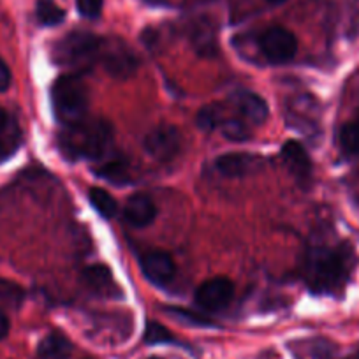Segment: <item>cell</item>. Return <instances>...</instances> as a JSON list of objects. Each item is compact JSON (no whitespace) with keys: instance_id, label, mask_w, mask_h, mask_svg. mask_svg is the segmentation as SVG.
Returning a JSON list of instances; mask_svg holds the SVG:
<instances>
[{"instance_id":"cell-10","label":"cell","mask_w":359,"mask_h":359,"mask_svg":"<svg viewBox=\"0 0 359 359\" xmlns=\"http://www.w3.org/2000/svg\"><path fill=\"white\" fill-rule=\"evenodd\" d=\"M141 269L144 277L158 287L171 284L176 275L175 261L165 252H148L141 257Z\"/></svg>"},{"instance_id":"cell-21","label":"cell","mask_w":359,"mask_h":359,"mask_svg":"<svg viewBox=\"0 0 359 359\" xmlns=\"http://www.w3.org/2000/svg\"><path fill=\"white\" fill-rule=\"evenodd\" d=\"M25 299V291L16 282L0 277V302L9 306H20Z\"/></svg>"},{"instance_id":"cell-7","label":"cell","mask_w":359,"mask_h":359,"mask_svg":"<svg viewBox=\"0 0 359 359\" xmlns=\"http://www.w3.org/2000/svg\"><path fill=\"white\" fill-rule=\"evenodd\" d=\"M180 144H182V137L176 127L165 126V123L150 130L143 141L144 151L158 162H168L175 158L180 151Z\"/></svg>"},{"instance_id":"cell-13","label":"cell","mask_w":359,"mask_h":359,"mask_svg":"<svg viewBox=\"0 0 359 359\" xmlns=\"http://www.w3.org/2000/svg\"><path fill=\"white\" fill-rule=\"evenodd\" d=\"M83 282L97 294L113 296V292H118L111 271L102 264H94L83 269Z\"/></svg>"},{"instance_id":"cell-5","label":"cell","mask_w":359,"mask_h":359,"mask_svg":"<svg viewBox=\"0 0 359 359\" xmlns=\"http://www.w3.org/2000/svg\"><path fill=\"white\" fill-rule=\"evenodd\" d=\"M99 62L104 65L106 72L116 79H127L137 69V60L134 51L122 41H104L102 39Z\"/></svg>"},{"instance_id":"cell-28","label":"cell","mask_w":359,"mask_h":359,"mask_svg":"<svg viewBox=\"0 0 359 359\" xmlns=\"http://www.w3.org/2000/svg\"><path fill=\"white\" fill-rule=\"evenodd\" d=\"M8 333H9V320L8 317H6V313L0 310V340L8 337Z\"/></svg>"},{"instance_id":"cell-25","label":"cell","mask_w":359,"mask_h":359,"mask_svg":"<svg viewBox=\"0 0 359 359\" xmlns=\"http://www.w3.org/2000/svg\"><path fill=\"white\" fill-rule=\"evenodd\" d=\"M102 4H104V0H76L79 15L90 20L97 18V16L101 15Z\"/></svg>"},{"instance_id":"cell-12","label":"cell","mask_w":359,"mask_h":359,"mask_svg":"<svg viewBox=\"0 0 359 359\" xmlns=\"http://www.w3.org/2000/svg\"><path fill=\"white\" fill-rule=\"evenodd\" d=\"M155 215H157V208L147 194L130 196L123 206V217H126L127 224H130L133 227L150 226L155 220Z\"/></svg>"},{"instance_id":"cell-22","label":"cell","mask_w":359,"mask_h":359,"mask_svg":"<svg viewBox=\"0 0 359 359\" xmlns=\"http://www.w3.org/2000/svg\"><path fill=\"white\" fill-rule=\"evenodd\" d=\"M340 144L347 154L359 155V123H347L340 130Z\"/></svg>"},{"instance_id":"cell-3","label":"cell","mask_w":359,"mask_h":359,"mask_svg":"<svg viewBox=\"0 0 359 359\" xmlns=\"http://www.w3.org/2000/svg\"><path fill=\"white\" fill-rule=\"evenodd\" d=\"M53 113L62 126H72L86 116L88 88L78 74L60 76L51 86Z\"/></svg>"},{"instance_id":"cell-23","label":"cell","mask_w":359,"mask_h":359,"mask_svg":"<svg viewBox=\"0 0 359 359\" xmlns=\"http://www.w3.org/2000/svg\"><path fill=\"white\" fill-rule=\"evenodd\" d=\"M127 164L123 161H111L99 169V175L106 180H111L115 184H127L129 172H127Z\"/></svg>"},{"instance_id":"cell-11","label":"cell","mask_w":359,"mask_h":359,"mask_svg":"<svg viewBox=\"0 0 359 359\" xmlns=\"http://www.w3.org/2000/svg\"><path fill=\"white\" fill-rule=\"evenodd\" d=\"M282 158L298 182H302V184L309 182L310 176H312V162H310L306 150L298 141H287L282 147Z\"/></svg>"},{"instance_id":"cell-29","label":"cell","mask_w":359,"mask_h":359,"mask_svg":"<svg viewBox=\"0 0 359 359\" xmlns=\"http://www.w3.org/2000/svg\"><path fill=\"white\" fill-rule=\"evenodd\" d=\"M8 123H9L8 113H6L4 109L0 108V133H2V130H4L6 127H8Z\"/></svg>"},{"instance_id":"cell-18","label":"cell","mask_w":359,"mask_h":359,"mask_svg":"<svg viewBox=\"0 0 359 359\" xmlns=\"http://www.w3.org/2000/svg\"><path fill=\"white\" fill-rule=\"evenodd\" d=\"M88 199L90 205L94 206L95 212L101 217H104V219H113V217L116 215L118 205H116L115 198H113L111 194H108V191H104V189H90Z\"/></svg>"},{"instance_id":"cell-30","label":"cell","mask_w":359,"mask_h":359,"mask_svg":"<svg viewBox=\"0 0 359 359\" xmlns=\"http://www.w3.org/2000/svg\"><path fill=\"white\" fill-rule=\"evenodd\" d=\"M4 157H6V148H4V144L0 143V161H2Z\"/></svg>"},{"instance_id":"cell-2","label":"cell","mask_w":359,"mask_h":359,"mask_svg":"<svg viewBox=\"0 0 359 359\" xmlns=\"http://www.w3.org/2000/svg\"><path fill=\"white\" fill-rule=\"evenodd\" d=\"M348 273H351V262L345 252L337 248H316L309 255L306 277L316 291H340L347 282Z\"/></svg>"},{"instance_id":"cell-9","label":"cell","mask_w":359,"mask_h":359,"mask_svg":"<svg viewBox=\"0 0 359 359\" xmlns=\"http://www.w3.org/2000/svg\"><path fill=\"white\" fill-rule=\"evenodd\" d=\"M233 296V282L224 277H219L212 278V280H206L205 284L199 285V289L196 291V303L201 309L210 310V312H219V310L226 309L229 305Z\"/></svg>"},{"instance_id":"cell-8","label":"cell","mask_w":359,"mask_h":359,"mask_svg":"<svg viewBox=\"0 0 359 359\" xmlns=\"http://www.w3.org/2000/svg\"><path fill=\"white\" fill-rule=\"evenodd\" d=\"M229 106L238 118L247 122L248 126H261L268 118L266 101L250 90H236L234 94H231Z\"/></svg>"},{"instance_id":"cell-24","label":"cell","mask_w":359,"mask_h":359,"mask_svg":"<svg viewBox=\"0 0 359 359\" xmlns=\"http://www.w3.org/2000/svg\"><path fill=\"white\" fill-rule=\"evenodd\" d=\"M144 341L150 345H158V344H178V340H175L171 333L165 330L164 326H161L158 323H148L147 330H144Z\"/></svg>"},{"instance_id":"cell-15","label":"cell","mask_w":359,"mask_h":359,"mask_svg":"<svg viewBox=\"0 0 359 359\" xmlns=\"http://www.w3.org/2000/svg\"><path fill=\"white\" fill-rule=\"evenodd\" d=\"M72 345L64 334L50 333L41 340L37 347V355L41 359H67L71 355Z\"/></svg>"},{"instance_id":"cell-20","label":"cell","mask_w":359,"mask_h":359,"mask_svg":"<svg viewBox=\"0 0 359 359\" xmlns=\"http://www.w3.org/2000/svg\"><path fill=\"white\" fill-rule=\"evenodd\" d=\"M219 130L229 141L250 140V126L247 122H243L241 118H234V116H226V120H224Z\"/></svg>"},{"instance_id":"cell-4","label":"cell","mask_w":359,"mask_h":359,"mask_svg":"<svg viewBox=\"0 0 359 359\" xmlns=\"http://www.w3.org/2000/svg\"><path fill=\"white\" fill-rule=\"evenodd\" d=\"M102 39L90 32H72L62 37L53 51L55 62L74 71H90L99 62Z\"/></svg>"},{"instance_id":"cell-27","label":"cell","mask_w":359,"mask_h":359,"mask_svg":"<svg viewBox=\"0 0 359 359\" xmlns=\"http://www.w3.org/2000/svg\"><path fill=\"white\" fill-rule=\"evenodd\" d=\"M11 85V71L4 60H0V92H6Z\"/></svg>"},{"instance_id":"cell-26","label":"cell","mask_w":359,"mask_h":359,"mask_svg":"<svg viewBox=\"0 0 359 359\" xmlns=\"http://www.w3.org/2000/svg\"><path fill=\"white\" fill-rule=\"evenodd\" d=\"M168 312L171 313L172 317H176V319L185 320V323L196 324V326H210L208 320L203 319V317H199V316H196V313H189V312H185V310H180V309H168Z\"/></svg>"},{"instance_id":"cell-14","label":"cell","mask_w":359,"mask_h":359,"mask_svg":"<svg viewBox=\"0 0 359 359\" xmlns=\"http://www.w3.org/2000/svg\"><path fill=\"white\" fill-rule=\"evenodd\" d=\"M254 157L245 154H227L222 157H217L215 169L224 176L229 178H240L250 172L252 165H254Z\"/></svg>"},{"instance_id":"cell-17","label":"cell","mask_w":359,"mask_h":359,"mask_svg":"<svg viewBox=\"0 0 359 359\" xmlns=\"http://www.w3.org/2000/svg\"><path fill=\"white\" fill-rule=\"evenodd\" d=\"M227 113L226 108L222 104H210L205 106L201 111L196 116V122H198L199 129H203L205 133H212V130L220 129L222 122L226 120Z\"/></svg>"},{"instance_id":"cell-19","label":"cell","mask_w":359,"mask_h":359,"mask_svg":"<svg viewBox=\"0 0 359 359\" xmlns=\"http://www.w3.org/2000/svg\"><path fill=\"white\" fill-rule=\"evenodd\" d=\"M192 44L201 55H215V32H213L208 23H201V25L194 27V30H192Z\"/></svg>"},{"instance_id":"cell-6","label":"cell","mask_w":359,"mask_h":359,"mask_svg":"<svg viewBox=\"0 0 359 359\" xmlns=\"http://www.w3.org/2000/svg\"><path fill=\"white\" fill-rule=\"evenodd\" d=\"M259 48L271 64H287L298 51V41L284 27H271L259 39Z\"/></svg>"},{"instance_id":"cell-31","label":"cell","mask_w":359,"mask_h":359,"mask_svg":"<svg viewBox=\"0 0 359 359\" xmlns=\"http://www.w3.org/2000/svg\"><path fill=\"white\" fill-rule=\"evenodd\" d=\"M269 2H273V4H282V2H285V0H269Z\"/></svg>"},{"instance_id":"cell-16","label":"cell","mask_w":359,"mask_h":359,"mask_svg":"<svg viewBox=\"0 0 359 359\" xmlns=\"http://www.w3.org/2000/svg\"><path fill=\"white\" fill-rule=\"evenodd\" d=\"M36 16L43 27H57L65 20V11L55 0H37Z\"/></svg>"},{"instance_id":"cell-1","label":"cell","mask_w":359,"mask_h":359,"mask_svg":"<svg viewBox=\"0 0 359 359\" xmlns=\"http://www.w3.org/2000/svg\"><path fill=\"white\" fill-rule=\"evenodd\" d=\"M111 123L104 118H83L65 126L58 134V147L67 158H101L111 143Z\"/></svg>"}]
</instances>
